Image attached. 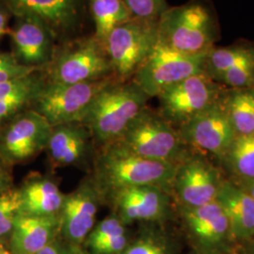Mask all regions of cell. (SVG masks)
<instances>
[{
  "mask_svg": "<svg viewBox=\"0 0 254 254\" xmlns=\"http://www.w3.org/2000/svg\"><path fill=\"white\" fill-rule=\"evenodd\" d=\"M177 166L138 156L114 141L96 149L88 175L104 201L110 193L133 186H155L172 194Z\"/></svg>",
  "mask_w": 254,
  "mask_h": 254,
  "instance_id": "6da1fadb",
  "label": "cell"
},
{
  "mask_svg": "<svg viewBox=\"0 0 254 254\" xmlns=\"http://www.w3.org/2000/svg\"><path fill=\"white\" fill-rule=\"evenodd\" d=\"M149 97L135 82H113L92 102L81 122L96 149L116 141L148 107Z\"/></svg>",
  "mask_w": 254,
  "mask_h": 254,
  "instance_id": "7a4b0ae2",
  "label": "cell"
},
{
  "mask_svg": "<svg viewBox=\"0 0 254 254\" xmlns=\"http://www.w3.org/2000/svg\"><path fill=\"white\" fill-rule=\"evenodd\" d=\"M218 32V19L205 0L168 7L157 20L158 42L183 54H207Z\"/></svg>",
  "mask_w": 254,
  "mask_h": 254,
  "instance_id": "3957f363",
  "label": "cell"
},
{
  "mask_svg": "<svg viewBox=\"0 0 254 254\" xmlns=\"http://www.w3.org/2000/svg\"><path fill=\"white\" fill-rule=\"evenodd\" d=\"M116 141L138 156L168 163H181L191 154L179 130L148 107Z\"/></svg>",
  "mask_w": 254,
  "mask_h": 254,
  "instance_id": "277c9868",
  "label": "cell"
},
{
  "mask_svg": "<svg viewBox=\"0 0 254 254\" xmlns=\"http://www.w3.org/2000/svg\"><path fill=\"white\" fill-rule=\"evenodd\" d=\"M42 70L46 82L58 84H76L115 76L105 46L94 37L64 48Z\"/></svg>",
  "mask_w": 254,
  "mask_h": 254,
  "instance_id": "5b68a950",
  "label": "cell"
},
{
  "mask_svg": "<svg viewBox=\"0 0 254 254\" xmlns=\"http://www.w3.org/2000/svg\"><path fill=\"white\" fill-rule=\"evenodd\" d=\"M117 80L116 76H111L76 84L46 82L31 109L41 114L51 127L81 122L96 96Z\"/></svg>",
  "mask_w": 254,
  "mask_h": 254,
  "instance_id": "8992f818",
  "label": "cell"
},
{
  "mask_svg": "<svg viewBox=\"0 0 254 254\" xmlns=\"http://www.w3.org/2000/svg\"><path fill=\"white\" fill-rule=\"evenodd\" d=\"M157 41V21L136 17L116 27L109 34L104 46L119 80L132 79Z\"/></svg>",
  "mask_w": 254,
  "mask_h": 254,
  "instance_id": "52a82bcc",
  "label": "cell"
},
{
  "mask_svg": "<svg viewBox=\"0 0 254 254\" xmlns=\"http://www.w3.org/2000/svg\"><path fill=\"white\" fill-rule=\"evenodd\" d=\"M206 55H186L157 41V44L137 69L132 81L145 92L157 97L162 91L193 74L204 72Z\"/></svg>",
  "mask_w": 254,
  "mask_h": 254,
  "instance_id": "ba28073f",
  "label": "cell"
},
{
  "mask_svg": "<svg viewBox=\"0 0 254 254\" xmlns=\"http://www.w3.org/2000/svg\"><path fill=\"white\" fill-rule=\"evenodd\" d=\"M225 91L205 72L166 89L158 96V113L177 129L216 104Z\"/></svg>",
  "mask_w": 254,
  "mask_h": 254,
  "instance_id": "9c48e42d",
  "label": "cell"
},
{
  "mask_svg": "<svg viewBox=\"0 0 254 254\" xmlns=\"http://www.w3.org/2000/svg\"><path fill=\"white\" fill-rule=\"evenodd\" d=\"M104 205L128 227L136 223H166L176 212L172 194L155 186L114 191L104 198Z\"/></svg>",
  "mask_w": 254,
  "mask_h": 254,
  "instance_id": "30bf717a",
  "label": "cell"
},
{
  "mask_svg": "<svg viewBox=\"0 0 254 254\" xmlns=\"http://www.w3.org/2000/svg\"><path fill=\"white\" fill-rule=\"evenodd\" d=\"M52 127L34 109L20 112L0 126V158L9 168L45 152Z\"/></svg>",
  "mask_w": 254,
  "mask_h": 254,
  "instance_id": "8fae6325",
  "label": "cell"
},
{
  "mask_svg": "<svg viewBox=\"0 0 254 254\" xmlns=\"http://www.w3.org/2000/svg\"><path fill=\"white\" fill-rule=\"evenodd\" d=\"M195 250L216 254H232L236 242L229 219L217 200L198 207L175 205Z\"/></svg>",
  "mask_w": 254,
  "mask_h": 254,
  "instance_id": "7c38bea8",
  "label": "cell"
},
{
  "mask_svg": "<svg viewBox=\"0 0 254 254\" xmlns=\"http://www.w3.org/2000/svg\"><path fill=\"white\" fill-rule=\"evenodd\" d=\"M223 182L220 173L200 154H191L178 164L172 183L175 205L198 207L217 200Z\"/></svg>",
  "mask_w": 254,
  "mask_h": 254,
  "instance_id": "4fadbf2b",
  "label": "cell"
},
{
  "mask_svg": "<svg viewBox=\"0 0 254 254\" xmlns=\"http://www.w3.org/2000/svg\"><path fill=\"white\" fill-rule=\"evenodd\" d=\"M178 130L191 154L195 150L219 158L227 152L237 135L223 108L221 97Z\"/></svg>",
  "mask_w": 254,
  "mask_h": 254,
  "instance_id": "5bb4252c",
  "label": "cell"
},
{
  "mask_svg": "<svg viewBox=\"0 0 254 254\" xmlns=\"http://www.w3.org/2000/svg\"><path fill=\"white\" fill-rule=\"evenodd\" d=\"M104 205L100 192L87 175L74 190L65 194L59 213L60 236L68 245L82 246L96 224V216Z\"/></svg>",
  "mask_w": 254,
  "mask_h": 254,
  "instance_id": "9a60e30c",
  "label": "cell"
},
{
  "mask_svg": "<svg viewBox=\"0 0 254 254\" xmlns=\"http://www.w3.org/2000/svg\"><path fill=\"white\" fill-rule=\"evenodd\" d=\"M45 152L52 168L75 167L89 173L96 147L89 129L74 122L52 127Z\"/></svg>",
  "mask_w": 254,
  "mask_h": 254,
  "instance_id": "2e32d148",
  "label": "cell"
},
{
  "mask_svg": "<svg viewBox=\"0 0 254 254\" xmlns=\"http://www.w3.org/2000/svg\"><path fill=\"white\" fill-rule=\"evenodd\" d=\"M19 19L10 29L13 55L20 64L45 68L54 57V30L36 15L17 12Z\"/></svg>",
  "mask_w": 254,
  "mask_h": 254,
  "instance_id": "e0dca14e",
  "label": "cell"
},
{
  "mask_svg": "<svg viewBox=\"0 0 254 254\" xmlns=\"http://www.w3.org/2000/svg\"><path fill=\"white\" fill-rule=\"evenodd\" d=\"M22 212L29 216H56L59 215L65 194L59 182L48 173H29L18 188Z\"/></svg>",
  "mask_w": 254,
  "mask_h": 254,
  "instance_id": "ac0fdd59",
  "label": "cell"
},
{
  "mask_svg": "<svg viewBox=\"0 0 254 254\" xmlns=\"http://www.w3.org/2000/svg\"><path fill=\"white\" fill-rule=\"evenodd\" d=\"M59 236V215L20 214L9 236L10 252L12 254H37Z\"/></svg>",
  "mask_w": 254,
  "mask_h": 254,
  "instance_id": "d6986e66",
  "label": "cell"
},
{
  "mask_svg": "<svg viewBox=\"0 0 254 254\" xmlns=\"http://www.w3.org/2000/svg\"><path fill=\"white\" fill-rule=\"evenodd\" d=\"M216 200L227 216L235 241H253L254 238V198L235 182L223 180Z\"/></svg>",
  "mask_w": 254,
  "mask_h": 254,
  "instance_id": "ffe728a7",
  "label": "cell"
},
{
  "mask_svg": "<svg viewBox=\"0 0 254 254\" xmlns=\"http://www.w3.org/2000/svg\"><path fill=\"white\" fill-rule=\"evenodd\" d=\"M10 2L16 12L36 15L55 32L73 25L79 7V0H10Z\"/></svg>",
  "mask_w": 254,
  "mask_h": 254,
  "instance_id": "44dd1931",
  "label": "cell"
},
{
  "mask_svg": "<svg viewBox=\"0 0 254 254\" xmlns=\"http://www.w3.org/2000/svg\"><path fill=\"white\" fill-rule=\"evenodd\" d=\"M166 223L139 224L122 254H179L178 242Z\"/></svg>",
  "mask_w": 254,
  "mask_h": 254,
  "instance_id": "7402d4cb",
  "label": "cell"
},
{
  "mask_svg": "<svg viewBox=\"0 0 254 254\" xmlns=\"http://www.w3.org/2000/svg\"><path fill=\"white\" fill-rule=\"evenodd\" d=\"M221 102L237 135L254 134V88L229 89Z\"/></svg>",
  "mask_w": 254,
  "mask_h": 254,
  "instance_id": "603a6c76",
  "label": "cell"
},
{
  "mask_svg": "<svg viewBox=\"0 0 254 254\" xmlns=\"http://www.w3.org/2000/svg\"><path fill=\"white\" fill-rule=\"evenodd\" d=\"M90 6L95 26L93 37L103 46L116 27L134 17L123 0H90Z\"/></svg>",
  "mask_w": 254,
  "mask_h": 254,
  "instance_id": "cb8c5ba5",
  "label": "cell"
},
{
  "mask_svg": "<svg viewBox=\"0 0 254 254\" xmlns=\"http://www.w3.org/2000/svg\"><path fill=\"white\" fill-rule=\"evenodd\" d=\"M220 159L236 180L254 179V134L236 135Z\"/></svg>",
  "mask_w": 254,
  "mask_h": 254,
  "instance_id": "d4e9b609",
  "label": "cell"
},
{
  "mask_svg": "<svg viewBox=\"0 0 254 254\" xmlns=\"http://www.w3.org/2000/svg\"><path fill=\"white\" fill-rule=\"evenodd\" d=\"M254 58V43H238L224 47H213L209 51L204 64V72L215 78L237 64Z\"/></svg>",
  "mask_w": 254,
  "mask_h": 254,
  "instance_id": "484cf974",
  "label": "cell"
},
{
  "mask_svg": "<svg viewBox=\"0 0 254 254\" xmlns=\"http://www.w3.org/2000/svg\"><path fill=\"white\" fill-rule=\"evenodd\" d=\"M46 77L41 70L36 80L22 90L0 97V126L20 112L31 109L39 93L46 85Z\"/></svg>",
  "mask_w": 254,
  "mask_h": 254,
  "instance_id": "4316f807",
  "label": "cell"
},
{
  "mask_svg": "<svg viewBox=\"0 0 254 254\" xmlns=\"http://www.w3.org/2000/svg\"><path fill=\"white\" fill-rule=\"evenodd\" d=\"M22 212L18 188H11L0 194V240L10 236L16 218Z\"/></svg>",
  "mask_w": 254,
  "mask_h": 254,
  "instance_id": "83f0119b",
  "label": "cell"
},
{
  "mask_svg": "<svg viewBox=\"0 0 254 254\" xmlns=\"http://www.w3.org/2000/svg\"><path fill=\"white\" fill-rule=\"evenodd\" d=\"M215 80L229 89H249L254 87V58L237 64L219 74Z\"/></svg>",
  "mask_w": 254,
  "mask_h": 254,
  "instance_id": "f1b7e54d",
  "label": "cell"
},
{
  "mask_svg": "<svg viewBox=\"0 0 254 254\" xmlns=\"http://www.w3.org/2000/svg\"><path fill=\"white\" fill-rule=\"evenodd\" d=\"M134 17L157 21L167 9L166 0H123Z\"/></svg>",
  "mask_w": 254,
  "mask_h": 254,
  "instance_id": "f546056e",
  "label": "cell"
},
{
  "mask_svg": "<svg viewBox=\"0 0 254 254\" xmlns=\"http://www.w3.org/2000/svg\"><path fill=\"white\" fill-rule=\"evenodd\" d=\"M42 69L20 64L13 53L0 52V83L35 73Z\"/></svg>",
  "mask_w": 254,
  "mask_h": 254,
  "instance_id": "4dcf8cb0",
  "label": "cell"
},
{
  "mask_svg": "<svg viewBox=\"0 0 254 254\" xmlns=\"http://www.w3.org/2000/svg\"><path fill=\"white\" fill-rule=\"evenodd\" d=\"M69 254V245L65 243L62 237L59 236L54 240L40 251L37 254Z\"/></svg>",
  "mask_w": 254,
  "mask_h": 254,
  "instance_id": "1f68e13d",
  "label": "cell"
},
{
  "mask_svg": "<svg viewBox=\"0 0 254 254\" xmlns=\"http://www.w3.org/2000/svg\"><path fill=\"white\" fill-rule=\"evenodd\" d=\"M9 166L0 158V194L13 188V178Z\"/></svg>",
  "mask_w": 254,
  "mask_h": 254,
  "instance_id": "d6a6232c",
  "label": "cell"
},
{
  "mask_svg": "<svg viewBox=\"0 0 254 254\" xmlns=\"http://www.w3.org/2000/svg\"><path fill=\"white\" fill-rule=\"evenodd\" d=\"M10 28L8 25L7 14L0 9V40L6 35H9Z\"/></svg>",
  "mask_w": 254,
  "mask_h": 254,
  "instance_id": "836d02e7",
  "label": "cell"
},
{
  "mask_svg": "<svg viewBox=\"0 0 254 254\" xmlns=\"http://www.w3.org/2000/svg\"><path fill=\"white\" fill-rule=\"evenodd\" d=\"M241 189L249 193L254 199V179L250 180H236L235 182Z\"/></svg>",
  "mask_w": 254,
  "mask_h": 254,
  "instance_id": "e575fe53",
  "label": "cell"
},
{
  "mask_svg": "<svg viewBox=\"0 0 254 254\" xmlns=\"http://www.w3.org/2000/svg\"><path fill=\"white\" fill-rule=\"evenodd\" d=\"M88 254L82 246L69 245V254Z\"/></svg>",
  "mask_w": 254,
  "mask_h": 254,
  "instance_id": "d590c367",
  "label": "cell"
},
{
  "mask_svg": "<svg viewBox=\"0 0 254 254\" xmlns=\"http://www.w3.org/2000/svg\"><path fill=\"white\" fill-rule=\"evenodd\" d=\"M247 254H254V242H252V244L247 249Z\"/></svg>",
  "mask_w": 254,
  "mask_h": 254,
  "instance_id": "8d00e7d4",
  "label": "cell"
},
{
  "mask_svg": "<svg viewBox=\"0 0 254 254\" xmlns=\"http://www.w3.org/2000/svg\"><path fill=\"white\" fill-rule=\"evenodd\" d=\"M0 254H11V252H9L8 251L7 249H5L4 247H2L1 249H0Z\"/></svg>",
  "mask_w": 254,
  "mask_h": 254,
  "instance_id": "74e56055",
  "label": "cell"
},
{
  "mask_svg": "<svg viewBox=\"0 0 254 254\" xmlns=\"http://www.w3.org/2000/svg\"><path fill=\"white\" fill-rule=\"evenodd\" d=\"M191 254H208V253H202V252H199V251H194V253H192Z\"/></svg>",
  "mask_w": 254,
  "mask_h": 254,
  "instance_id": "f35d334b",
  "label": "cell"
},
{
  "mask_svg": "<svg viewBox=\"0 0 254 254\" xmlns=\"http://www.w3.org/2000/svg\"><path fill=\"white\" fill-rule=\"evenodd\" d=\"M2 247H3V246L1 245V244H0V249H1V248H2Z\"/></svg>",
  "mask_w": 254,
  "mask_h": 254,
  "instance_id": "ab89813d",
  "label": "cell"
},
{
  "mask_svg": "<svg viewBox=\"0 0 254 254\" xmlns=\"http://www.w3.org/2000/svg\"><path fill=\"white\" fill-rule=\"evenodd\" d=\"M251 242H254V238L253 239V241H251Z\"/></svg>",
  "mask_w": 254,
  "mask_h": 254,
  "instance_id": "60d3db41",
  "label": "cell"
},
{
  "mask_svg": "<svg viewBox=\"0 0 254 254\" xmlns=\"http://www.w3.org/2000/svg\"></svg>",
  "mask_w": 254,
  "mask_h": 254,
  "instance_id": "b9f144b4",
  "label": "cell"
}]
</instances>
